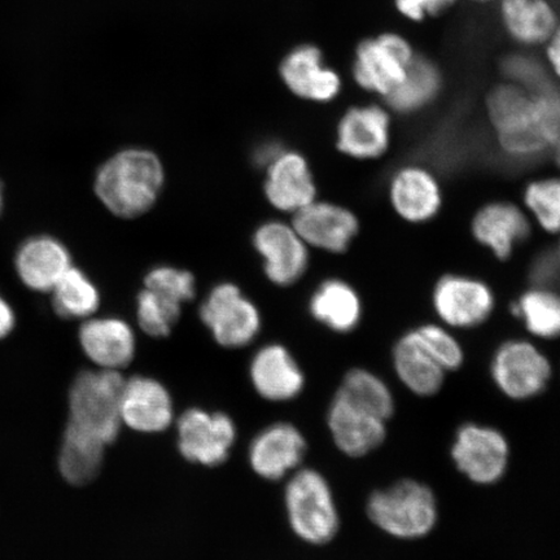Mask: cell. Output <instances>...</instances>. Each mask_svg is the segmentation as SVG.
Returning <instances> with one entry per match:
<instances>
[{
    "instance_id": "38",
    "label": "cell",
    "mask_w": 560,
    "mask_h": 560,
    "mask_svg": "<svg viewBox=\"0 0 560 560\" xmlns=\"http://www.w3.org/2000/svg\"><path fill=\"white\" fill-rule=\"evenodd\" d=\"M455 0H396L397 10L405 18L422 21L427 16H435L441 11L450 9Z\"/></svg>"
},
{
    "instance_id": "33",
    "label": "cell",
    "mask_w": 560,
    "mask_h": 560,
    "mask_svg": "<svg viewBox=\"0 0 560 560\" xmlns=\"http://www.w3.org/2000/svg\"><path fill=\"white\" fill-rule=\"evenodd\" d=\"M180 304L149 289L137 298V320L144 334L151 338H166L179 319Z\"/></svg>"
},
{
    "instance_id": "29",
    "label": "cell",
    "mask_w": 560,
    "mask_h": 560,
    "mask_svg": "<svg viewBox=\"0 0 560 560\" xmlns=\"http://www.w3.org/2000/svg\"><path fill=\"white\" fill-rule=\"evenodd\" d=\"M441 86L439 70L431 61L412 59L405 79L387 96L390 107L400 114H412L435 100Z\"/></svg>"
},
{
    "instance_id": "27",
    "label": "cell",
    "mask_w": 560,
    "mask_h": 560,
    "mask_svg": "<svg viewBox=\"0 0 560 560\" xmlns=\"http://www.w3.org/2000/svg\"><path fill=\"white\" fill-rule=\"evenodd\" d=\"M105 446L101 439L68 423L59 453V470L69 485L86 486L100 475Z\"/></svg>"
},
{
    "instance_id": "13",
    "label": "cell",
    "mask_w": 560,
    "mask_h": 560,
    "mask_svg": "<svg viewBox=\"0 0 560 560\" xmlns=\"http://www.w3.org/2000/svg\"><path fill=\"white\" fill-rule=\"evenodd\" d=\"M292 226L310 247L330 254L346 252L360 230L349 209L317 200L293 214Z\"/></svg>"
},
{
    "instance_id": "22",
    "label": "cell",
    "mask_w": 560,
    "mask_h": 560,
    "mask_svg": "<svg viewBox=\"0 0 560 560\" xmlns=\"http://www.w3.org/2000/svg\"><path fill=\"white\" fill-rule=\"evenodd\" d=\"M530 233L527 214L508 201L482 207L474 217L472 234L499 260H508Z\"/></svg>"
},
{
    "instance_id": "16",
    "label": "cell",
    "mask_w": 560,
    "mask_h": 560,
    "mask_svg": "<svg viewBox=\"0 0 560 560\" xmlns=\"http://www.w3.org/2000/svg\"><path fill=\"white\" fill-rule=\"evenodd\" d=\"M79 338L83 353L102 370L121 373L135 360L136 334L124 319L89 318L81 325Z\"/></svg>"
},
{
    "instance_id": "10",
    "label": "cell",
    "mask_w": 560,
    "mask_h": 560,
    "mask_svg": "<svg viewBox=\"0 0 560 560\" xmlns=\"http://www.w3.org/2000/svg\"><path fill=\"white\" fill-rule=\"evenodd\" d=\"M236 439V429L223 412L190 409L178 419L179 452L187 460L213 467L229 457Z\"/></svg>"
},
{
    "instance_id": "21",
    "label": "cell",
    "mask_w": 560,
    "mask_h": 560,
    "mask_svg": "<svg viewBox=\"0 0 560 560\" xmlns=\"http://www.w3.org/2000/svg\"><path fill=\"white\" fill-rule=\"evenodd\" d=\"M15 266L21 282L27 289L51 292L72 268V256L66 245L55 237L34 236L21 244Z\"/></svg>"
},
{
    "instance_id": "36",
    "label": "cell",
    "mask_w": 560,
    "mask_h": 560,
    "mask_svg": "<svg viewBox=\"0 0 560 560\" xmlns=\"http://www.w3.org/2000/svg\"><path fill=\"white\" fill-rule=\"evenodd\" d=\"M416 331L427 352L445 371L458 370L464 365V349H462L459 341L445 328L438 325H424L417 328Z\"/></svg>"
},
{
    "instance_id": "30",
    "label": "cell",
    "mask_w": 560,
    "mask_h": 560,
    "mask_svg": "<svg viewBox=\"0 0 560 560\" xmlns=\"http://www.w3.org/2000/svg\"><path fill=\"white\" fill-rule=\"evenodd\" d=\"M513 311L525 328L537 338H559L560 295L555 290L535 285L523 293Z\"/></svg>"
},
{
    "instance_id": "44",
    "label": "cell",
    "mask_w": 560,
    "mask_h": 560,
    "mask_svg": "<svg viewBox=\"0 0 560 560\" xmlns=\"http://www.w3.org/2000/svg\"><path fill=\"white\" fill-rule=\"evenodd\" d=\"M3 207V192H2V186H0V212H2Z\"/></svg>"
},
{
    "instance_id": "19",
    "label": "cell",
    "mask_w": 560,
    "mask_h": 560,
    "mask_svg": "<svg viewBox=\"0 0 560 560\" xmlns=\"http://www.w3.org/2000/svg\"><path fill=\"white\" fill-rule=\"evenodd\" d=\"M390 118L377 105L349 109L342 116L336 136L341 153L357 160L380 159L389 149Z\"/></svg>"
},
{
    "instance_id": "37",
    "label": "cell",
    "mask_w": 560,
    "mask_h": 560,
    "mask_svg": "<svg viewBox=\"0 0 560 560\" xmlns=\"http://www.w3.org/2000/svg\"><path fill=\"white\" fill-rule=\"evenodd\" d=\"M502 70L513 85L528 91L530 94L551 86L548 72L534 56L510 55L503 61Z\"/></svg>"
},
{
    "instance_id": "17",
    "label": "cell",
    "mask_w": 560,
    "mask_h": 560,
    "mask_svg": "<svg viewBox=\"0 0 560 560\" xmlns=\"http://www.w3.org/2000/svg\"><path fill=\"white\" fill-rule=\"evenodd\" d=\"M389 200L396 213L410 223L435 219L443 206V192L435 174L420 165L400 167L389 182Z\"/></svg>"
},
{
    "instance_id": "4",
    "label": "cell",
    "mask_w": 560,
    "mask_h": 560,
    "mask_svg": "<svg viewBox=\"0 0 560 560\" xmlns=\"http://www.w3.org/2000/svg\"><path fill=\"white\" fill-rule=\"evenodd\" d=\"M368 514L385 534L404 540L424 537L438 522V503L432 490L416 480H401L377 490L368 502Z\"/></svg>"
},
{
    "instance_id": "12",
    "label": "cell",
    "mask_w": 560,
    "mask_h": 560,
    "mask_svg": "<svg viewBox=\"0 0 560 560\" xmlns=\"http://www.w3.org/2000/svg\"><path fill=\"white\" fill-rule=\"evenodd\" d=\"M432 304L438 317L454 328H472L485 324L493 313L495 298L490 287L467 276L441 278L433 290Z\"/></svg>"
},
{
    "instance_id": "1",
    "label": "cell",
    "mask_w": 560,
    "mask_h": 560,
    "mask_svg": "<svg viewBox=\"0 0 560 560\" xmlns=\"http://www.w3.org/2000/svg\"><path fill=\"white\" fill-rule=\"evenodd\" d=\"M165 185V167L155 152L128 149L96 172L95 194L112 214L138 219L155 207Z\"/></svg>"
},
{
    "instance_id": "39",
    "label": "cell",
    "mask_w": 560,
    "mask_h": 560,
    "mask_svg": "<svg viewBox=\"0 0 560 560\" xmlns=\"http://www.w3.org/2000/svg\"><path fill=\"white\" fill-rule=\"evenodd\" d=\"M530 278L536 287L552 289L560 278V262L556 254L545 252L532 265Z\"/></svg>"
},
{
    "instance_id": "18",
    "label": "cell",
    "mask_w": 560,
    "mask_h": 560,
    "mask_svg": "<svg viewBox=\"0 0 560 560\" xmlns=\"http://www.w3.org/2000/svg\"><path fill=\"white\" fill-rule=\"evenodd\" d=\"M328 427L336 446L349 457H363L383 444L385 420L336 394L328 411Z\"/></svg>"
},
{
    "instance_id": "6",
    "label": "cell",
    "mask_w": 560,
    "mask_h": 560,
    "mask_svg": "<svg viewBox=\"0 0 560 560\" xmlns=\"http://www.w3.org/2000/svg\"><path fill=\"white\" fill-rule=\"evenodd\" d=\"M200 318L215 342L229 349L250 345L261 330V313L234 283L214 287L200 307Z\"/></svg>"
},
{
    "instance_id": "25",
    "label": "cell",
    "mask_w": 560,
    "mask_h": 560,
    "mask_svg": "<svg viewBox=\"0 0 560 560\" xmlns=\"http://www.w3.org/2000/svg\"><path fill=\"white\" fill-rule=\"evenodd\" d=\"M394 365L398 377L412 394L433 396L443 387L446 371L427 352L416 330L397 341Z\"/></svg>"
},
{
    "instance_id": "35",
    "label": "cell",
    "mask_w": 560,
    "mask_h": 560,
    "mask_svg": "<svg viewBox=\"0 0 560 560\" xmlns=\"http://www.w3.org/2000/svg\"><path fill=\"white\" fill-rule=\"evenodd\" d=\"M144 289L184 304L195 298L196 280L190 271L161 265L147 272Z\"/></svg>"
},
{
    "instance_id": "9",
    "label": "cell",
    "mask_w": 560,
    "mask_h": 560,
    "mask_svg": "<svg viewBox=\"0 0 560 560\" xmlns=\"http://www.w3.org/2000/svg\"><path fill=\"white\" fill-rule=\"evenodd\" d=\"M412 59L411 47L400 35L383 34L357 50L354 79L362 89L387 97L405 79Z\"/></svg>"
},
{
    "instance_id": "28",
    "label": "cell",
    "mask_w": 560,
    "mask_h": 560,
    "mask_svg": "<svg viewBox=\"0 0 560 560\" xmlns=\"http://www.w3.org/2000/svg\"><path fill=\"white\" fill-rule=\"evenodd\" d=\"M502 20L511 37L524 45L542 44L557 30V15L546 0H503Z\"/></svg>"
},
{
    "instance_id": "34",
    "label": "cell",
    "mask_w": 560,
    "mask_h": 560,
    "mask_svg": "<svg viewBox=\"0 0 560 560\" xmlns=\"http://www.w3.org/2000/svg\"><path fill=\"white\" fill-rule=\"evenodd\" d=\"M525 208L546 233H560V177L540 178L525 187Z\"/></svg>"
},
{
    "instance_id": "40",
    "label": "cell",
    "mask_w": 560,
    "mask_h": 560,
    "mask_svg": "<svg viewBox=\"0 0 560 560\" xmlns=\"http://www.w3.org/2000/svg\"><path fill=\"white\" fill-rule=\"evenodd\" d=\"M282 151V145L279 143L266 142L257 147L252 158H254V163L257 166H261L265 170Z\"/></svg>"
},
{
    "instance_id": "43",
    "label": "cell",
    "mask_w": 560,
    "mask_h": 560,
    "mask_svg": "<svg viewBox=\"0 0 560 560\" xmlns=\"http://www.w3.org/2000/svg\"><path fill=\"white\" fill-rule=\"evenodd\" d=\"M555 158L557 165L560 167V142L555 145Z\"/></svg>"
},
{
    "instance_id": "41",
    "label": "cell",
    "mask_w": 560,
    "mask_h": 560,
    "mask_svg": "<svg viewBox=\"0 0 560 560\" xmlns=\"http://www.w3.org/2000/svg\"><path fill=\"white\" fill-rule=\"evenodd\" d=\"M16 318L7 300L0 295V340L7 338L15 327Z\"/></svg>"
},
{
    "instance_id": "11",
    "label": "cell",
    "mask_w": 560,
    "mask_h": 560,
    "mask_svg": "<svg viewBox=\"0 0 560 560\" xmlns=\"http://www.w3.org/2000/svg\"><path fill=\"white\" fill-rule=\"evenodd\" d=\"M254 247L262 258L266 278L279 287L299 282L310 266V245L289 223H262L255 231Z\"/></svg>"
},
{
    "instance_id": "14",
    "label": "cell",
    "mask_w": 560,
    "mask_h": 560,
    "mask_svg": "<svg viewBox=\"0 0 560 560\" xmlns=\"http://www.w3.org/2000/svg\"><path fill=\"white\" fill-rule=\"evenodd\" d=\"M265 171L266 199L280 212L295 214L315 200L317 186L310 163L300 152L283 150Z\"/></svg>"
},
{
    "instance_id": "42",
    "label": "cell",
    "mask_w": 560,
    "mask_h": 560,
    "mask_svg": "<svg viewBox=\"0 0 560 560\" xmlns=\"http://www.w3.org/2000/svg\"><path fill=\"white\" fill-rule=\"evenodd\" d=\"M548 59L552 69L560 79V27L551 34L548 47Z\"/></svg>"
},
{
    "instance_id": "26",
    "label": "cell",
    "mask_w": 560,
    "mask_h": 560,
    "mask_svg": "<svg viewBox=\"0 0 560 560\" xmlns=\"http://www.w3.org/2000/svg\"><path fill=\"white\" fill-rule=\"evenodd\" d=\"M312 317L340 334L353 331L362 318V303L352 285L341 279H327L310 301Z\"/></svg>"
},
{
    "instance_id": "31",
    "label": "cell",
    "mask_w": 560,
    "mask_h": 560,
    "mask_svg": "<svg viewBox=\"0 0 560 560\" xmlns=\"http://www.w3.org/2000/svg\"><path fill=\"white\" fill-rule=\"evenodd\" d=\"M52 293L54 311L67 319H89L101 305V293L85 272L70 268Z\"/></svg>"
},
{
    "instance_id": "24",
    "label": "cell",
    "mask_w": 560,
    "mask_h": 560,
    "mask_svg": "<svg viewBox=\"0 0 560 560\" xmlns=\"http://www.w3.org/2000/svg\"><path fill=\"white\" fill-rule=\"evenodd\" d=\"M250 381L258 395L275 402L292 400L305 384L296 360L280 345L258 350L250 363Z\"/></svg>"
},
{
    "instance_id": "20",
    "label": "cell",
    "mask_w": 560,
    "mask_h": 560,
    "mask_svg": "<svg viewBox=\"0 0 560 560\" xmlns=\"http://www.w3.org/2000/svg\"><path fill=\"white\" fill-rule=\"evenodd\" d=\"M306 441L295 425L276 423L254 440L249 450L252 468L268 480H279L303 462Z\"/></svg>"
},
{
    "instance_id": "3",
    "label": "cell",
    "mask_w": 560,
    "mask_h": 560,
    "mask_svg": "<svg viewBox=\"0 0 560 560\" xmlns=\"http://www.w3.org/2000/svg\"><path fill=\"white\" fill-rule=\"evenodd\" d=\"M488 115L497 142L508 159L530 163L550 149L538 128L534 96L509 83L497 88L488 100Z\"/></svg>"
},
{
    "instance_id": "2",
    "label": "cell",
    "mask_w": 560,
    "mask_h": 560,
    "mask_svg": "<svg viewBox=\"0 0 560 560\" xmlns=\"http://www.w3.org/2000/svg\"><path fill=\"white\" fill-rule=\"evenodd\" d=\"M120 371L86 370L77 375L69 392V423L112 444L122 427Z\"/></svg>"
},
{
    "instance_id": "23",
    "label": "cell",
    "mask_w": 560,
    "mask_h": 560,
    "mask_svg": "<svg viewBox=\"0 0 560 560\" xmlns=\"http://www.w3.org/2000/svg\"><path fill=\"white\" fill-rule=\"evenodd\" d=\"M280 75L293 94L306 101L331 102L341 90L339 74L325 67L322 52L314 46H301L287 56Z\"/></svg>"
},
{
    "instance_id": "32",
    "label": "cell",
    "mask_w": 560,
    "mask_h": 560,
    "mask_svg": "<svg viewBox=\"0 0 560 560\" xmlns=\"http://www.w3.org/2000/svg\"><path fill=\"white\" fill-rule=\"evenodd\" d=\"M338 394L387 422L395 411V400L388 385L380 376L363 369L349 371Z\"/></svg>"
},
{
    "instance_id": "7",
    "label": "cell",
    "mask_w": 560,
    "mask_h": 560,
    "mask_svg": "<svg viewBox=\"0 0 560 560\" xmlns=\"http://www.w3.org/2000/svg\"><path fill=\"white\" fill-rule=\"evenodd\" d=\"M490 369L497 387L513 400H528L542 394L551 377L548 357L525 340L503 342Z\"/></svg>"
},
{
    "instance_id": "8",
    "label": "cell",
    "mask_w": 560,
    "mask_h": 560,
    "mask_svg": "<svg viewBox=\"0 0 560 560\" xmlns=\"http://www.w3.org/2000/svg\"><path fill=\"white\" fill-rule=\"evenodd\" d=\"M510 447L505 436L492 427H460L452 447V458L458 470L476 485H493L505 475Z\"/></svg>"
},
{
    "instance_id": "45",
    "label": "cell",
    "mask_w": 560,
    "mask_h": 560,
    "mask_svg": "<svg viewBox=\"0 0 560 560\" xmlns=\"http://www.w3.org/2000/svg\"><path fill=\"white\" fill-rule=\"evenodd\" d=\"M557 256H558V260L560 262V245H559V250H558V255Z\"/></svg>"
},
{
    "instance_id": "5",
    "label": "cell",
    "mask_w": 560,
    "mask_h": 560,
    "mask_svg": "<svg viewBox=\"0 0 560 560\" xmlns=\"http://www.w3.org/2000/svg\"><path fill=\"white\" fill-rule=\"evenodd\" d=\"M285 509L293 532L306 542H330L339 530V514L327 480L318 471L304 468L285 488Z\"/></svg>"
},
{
    "instance_id": "15",
    "label": "cell",
    "mask_w": 560,
    "mask_h": 560,
    "mask_svg": "<svg viewBox=\"0 0 560 560\" xmlns=\"http://www.w3.org/2000/svg\"><path fill=\"white\" fill-rule=\"evenodd\" d=\"M174 409L170 392L152 377L132 376L125 380L121 395L122 425L142 433L170 429Z\"/></svg>"
}]
</instances>
